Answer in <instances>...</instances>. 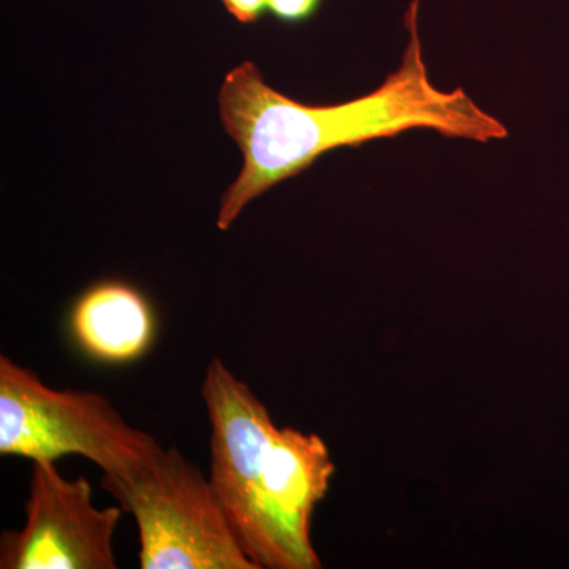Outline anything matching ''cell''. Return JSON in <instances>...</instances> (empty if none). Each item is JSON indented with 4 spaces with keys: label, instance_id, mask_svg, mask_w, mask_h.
Wrapping results in <instances>:
<instances>
[{
    "label": "cell",
    "instance_id": "obj_1",
    "mask_svg": "<svg viewBox=\"0 0 569 569\" xmlns=\"http://www.w3.org/2000/svg\"><path fill=\"white\" fill-rule=\"evenodd\" d=\"M418 17L419 0H411L406 13L407 47L399 67L377 89L348 102H296L269 86L250 61L224 74L219 92L220 122L244 162L220 200V231H227L254 198L301 174L335 149L410 130H432L445 138L481 144L508 137L507 126L462 88L443 91L433 84Z\"/></svg>",
    "mask_w": 569,
    "mask_h": 569
},
{
    "label": "cell",
    "instance_id": "obj_2",
    "mask_svg": "<svg viewBox=\"0 0 569 569\" xmlns=\"http://www.w3.org/2000/svg\"><path fill=\"white\" fill-rule=\"evenodd\" d=\"M162 451L107 397L52 389L31 369L0 356V455L32 462L78 455L102 468L104 477L127 478Z\"/></svg>",
    "mask_w": 569,
    "mask_h": 569
},
{
    "label": "cell",
    "instance_id": "obj_3",
    "mask_svg": "<svg viewBox=\"0 0 569 569\" xmlns=\"http://www.w3.org/2000/svg\"><path fill=\"white\" fill-rule=\"evenodd\" d=\"M102 488L137 520L142 569H258L242 549L211 481L178 448Z\"/></svg>",
    "mask_w": 569,
    "mask_h": 569
},
{
    "label": "cell",
    "instance_id": "obj_4",
    "mask_svg": "<svg viewBox=\"0 0 569 569\" xmlns=\"http://www.w3.org/2000/svg\"><path fill=\"white\" fill-rule=\"evenodd\" d=\"M201 392L211 421L209 481L236 537L258 569H296L266 501L269 449L279 427L220 359L206 369Z\"/></svg>",
    "mask_w": 569,
    "mask_h": 569
},
{
    "label": "cell",
    "instance_id": "obj_5",
    "mask_svg": "<svg viewBox=\"0 0 569 569\" xmlns=\"http://www.w3.org/2000/svg\"><path fill=\"white\" fill-rule=\"evenodd\" d=\"M122 507L99 509L84 477L66 479L56 462H32L26 526L3 531L2 569H116L112 538Z\"/></svg>",
    "mask_w": 569,
    "mask_h": 569
},
{
    "label": "cell",
    "instance_id": "obj_6",
    "mask_svg": "<svg viewBox=\"0 0 569 569\" xmlns=\"http://www.w3.org/2000/svg\"><path fill=\"white\" fill-rule=\"evenodd\" d=\"M325 440L293 427H279L269 449L266 501L293 556L296 569L321 568L312 545V516L335 475Z\"/></svg>",
    "mask_w": 569,
    "mask_h": 569
},
{
    "label": "cell",
    "instance_id": "obj_7",
    "mask_svg": "<svg viewBox=\"0 0 569 569\" xmlns=\"http://www.w3.org/2000/svg\"><path fill=\"white\" fill-rule=\"evenodd\" d=\"M71 339L82 353L102 365L138 361L156 339V312L134 284L103 280L86 288L71 306Z\"/></svg>",
    "mask_w": 569,
    "mask_h": 569
},
{
    "label": "cell",
    "instance_id": "obj_8",
    "mask_svg": "<svg viewBox=\"0 0 569 569\" xmlns=\"http://www.w3.org/2000/svg\"><path fill=\"white\" fill-rule=\"evenodd\" d=\"M321 0H268V11L277 20L301 22L312 17L320 7Z\"/></svg>",
    "mask_w": 569,
    "mask_h": 569
},
{
    "label": "cell",
    "instance_id": "obj_9",
    "mask_svg": "<svg viewBox=\"0 0 569 569\" xmlns=\"http://www.w3.org/2000/svg\"><path fill=\"white\" fill-rule=\"evenodd\" d=\"M222 2L231 17L242 24L260 20L268 11V0H222Z\"/></svg>",
    "mask_w": 569,
    "mask_h": 569
}]
</instances>
